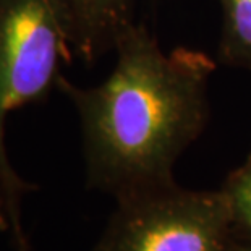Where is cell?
Masks as SVG:
<instances>
[{
    "label": "cell",
    "mask_w": 251,
    "mask_h": 251,
    "mask_svg": "<svg viewBox=\"0 0 251 251\" xmlns=\"http://www.w3.org/2000/svg\"><path fill=\"white\" fill-rule=\"evenodd\" d=\"M115 65L102 83L57 86L78 110L88 185L115 196L174 183V167L207 120L214 62L204 52L164 50L133 23L115 44Z\"/></svg>",
    "instance_id": "obj_1"
},
{
    "label": "cell",
    "mask_w": 251,
    "mask_h": 251,
    "mask_svg": "<svg viewBox=\"0 0 251 251\" xmlns=\"http://www.w3.org/2000/svg\"><path fill=\"white\" fill-rule=\"evenodd\" d=\"M235 233L222 190L169 183L117 200L94 251H232Z\"/></svg>",
    "instance_id": "obj_2"
},
{
    "label": "cell",
    "mask_w": 251,
    "mask_h": 251,
    "mask_svg": "<svg viewBox=\"0 0 251 251\" xmlns=\"http://www.w3.org/2000/svg\"><path fill=\"white\" fill-rule=\"evenodd\" d=\"M222 7L221 55L232 65L251 68V0H219Z\"/></svg>",
    "instance_id": "obj_6"
},
{
    "label": "cell",
    "mask_w": 251,
    "mask_h": 251,
    "mask_svg": "<svg viewBox=\"0 0 251 251\" xmlns=\"http://www.w3.org/2000/svg\"><path fill=\"white\" fill-rule=\"evenodd\" d=\"M232 251H251V243H243V242H235Z\"/></svg>",
    "instance_id": "obj_8"
},
{
    "label": "cell",
    "mask_w": 251,
    "mask_h": 251,
    "mask_svg": "<svg viewBox=\"0 0 251 251\" xmlns=\"http://www.w3.org/2000/svg\"><path fill=\"white\" fill-rule=\"evenodd\" d=\"M5 117L0 110V232H12L18 251H29L21 228V198L31 185L23 181L8 161L5 149Z\"/></svg>",
    "instance_id": "obj_5"
},
{
    "label": "cell",
    "mask_w": 251,
    "mask_h": 251,
    "mask_svg": "<svg viewBox=\"0 0 251 251\" xmlns=\"http://www.w3.org/2000/svg\"><path fill=\"white\" fill-rule=\"evenodd\" d=\"M72 47L65 0H0V110L46 98Z\"/></svg>",
    "instance_id": "obj_3"
},
{
    "label": "cell",
    "mask_w": 251,
    "mask_h": 251,
    "mask_svg": "<svg viewBox=\"0 0 251 251\" xmlns=\"http://www.w3.org/2000/svg\"><path fill=\"white\" fill-rule=\"evenodd\" d=\"M221 190L230 206L235 238L251 243V152L247 161L228 175Z\"/></svg>",
    "instance_id": "obj_7"
},
{
    "label": "cell",
    "mask_w": 251,
    "mask_h": 251,
    "mask_svg": "<svg viewBox=\"0 0 251 251\" xmlns=\"http://www.w3.org/2000/svg\"><path fill=\"white\" fill-rule=\"evenodd\" d=\"M72 21L73 49L88 62L115 49L133 25L130 0H65Z\"/></svg>",
    "instance_id": "obj_4"
}]
</instances>
